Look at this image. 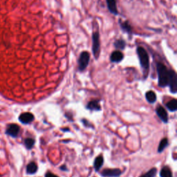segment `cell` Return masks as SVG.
<instances>
[{"instance_id":"obj_1","label":"cell","mask_w":177,"mask_h":177,"mask_svg":"<svg viewBox=\"0 0 177 177\" xmlns=\"http://www.w3.org/2000/svg\"><path fill=\"white\" fill-rule=\"evenodd\" d=\"M156 70L158 74V84L160 87L168 86L169 82V70L165 64L161 62L156 64Z\"/></svg>"},{"instance_id":"obj_2","label":"cell","mask_w":177,"mask_h":177,"mask_svg":"<svg viewBox=\"0 0 177 177\" xmlns=\"http://www.w3.org/2000/svg\"><path fill=\"white\" fill-rule=\"evenodd\" d=\"M137 53L138 58H139L140 66L142 69L145 71V75H148V70L149 68V58L147 51L142 47H138L137 48Z\"/></svg>"},{"instance_id":"obj_3","label":"cell","mask_w":177,"mask_h":177,"mask_svg":"<svg viewBox=\"0 0 177 177\" xmlns=\"http://www.w3.org/2000/svg\"><path fill=\"white\" fill-rule=\"evenodd\" d=\"M92 52L96 60H98L100 53V40L99 31H94L92 34Z\"/></svg>"},{"instance_id":"obj_4","label":"cell","mask_w":177,"mask_h":177,"mask_svg":"<svg viewBox=\"0 0 177 177\" xmlns=\"http://www.w3.org/2000/svg\"><path fill=\"white\" fill-rule=\"evenodd\" d=\"M89 60H90V53L86 51H83L79 56L78 60V70L80 71H83L85 70L88 67Z\"/></svg>"},{"instance_id":"obj_5","label":"cell","mask_w":177,"mask_h":177,"mask_svg":"<svg viewBox=\"0 0 177 177\" xmlns=\"http://www.w3.org/2000/svg\"><path fill=\"white\" fill-rule=\"evenodd\" d=\"M168 86L170 87V92L176 94L177 91V75L174 70H169V82Z\"/></svg>"},{"instance_id":"obj_6","label":"cell","mask_w":177,"mask_h":177,"mask_svg":"<svg viewBox=\"0 0 177 177\" xmlns=\"http://www.w3.org/2000/svg\"><path fill=\"white\" fill-rule=\"evenodd\" d=\"M20 127L17 124H9L7 126L6 130V134L7 135L10 136V137L15 138L17 137L19 133H20Z\"/></svg>"},{"instance_id":"obj_7","label":"cell","mask_w":177,"mask_h":177,"mask_svg":"<svg viewBox=\"0 0 177 177\" xmlns=\"http://www.w3.org/2000/svg\"><path fill=\"white\" fill-rule=\"evenodd\" d=\"M121 174L122 171L119 169H105L101 172V175L105 177H118Z\"/></svg>"},{"instance_id":"obj_8","label":"cell","mask_w":177,"mask_h":177,"mask_svg":"<svg viewBox=\"0 0 177 177\" xmlns=\"http://www.w3.org/2000/svg\"><path fill=\"white\" fill-rule=\"evenodd\" d=\"M19 121L24 125L30 124L34 121V116L30 112L22 113L19 116Z\"/></svg>"},{"instance_id":"obj_9","label":"cell","mask_w":177,"mask_h":177,"mask_svg":"<svg viewBox=\"0 0 177 177\" xmlns=\"http://www.w3.org/2000/svg\"><path fill=\"white\" fill-rule=\"evenodd\" d=\"M124 59V54L121 51L116 50L111 53L110 56V61L113 63H119Z\"/></svg>"},{"instance_id":"obj_10","label":"cell","mask_w":177,"mask_h":177,"mask_svg":"<svg viewBox=\"0 0 177 177\" xmlns=\"http://www.w3.org/2000/svg\"><path fill=\"white\" fill-rule=\"evenodd\" d=\"M156 112L157 116L159 117V118L161 120V121L165 122V123H167L168 122V114L167 113V111L163 108L162 106H159L156 109Z\"/></svg>"},{"instance_id":"obj_11","label":"cell","mask_w":177,"mask_h":177,"mask_svg":"<svg viewBox=\"0 0 177 177\" xmlns=\"http://www.w3.org/2000/svg\"><path fill=\"white\" fill-rule=\"evenodd\" d=\"M106 2L109 11L114 15H118V10L116 6V0H106Z\"/></svg>"},{"instance_id":"obj_12","label":"cell","mask_w":177,"mask_h":177,"mask_svg":"<svg viewBox=\"0 0 177 177\" xmlns=\"http://www.w3.org/2000/svg\"><path fill=\"white\" fill-rule=\"evenodd\" d=\"M119 24L122 31L127 33L128 34L132 33V27L129 24V21H121V20H119Z\"/></svg>"},{"instance_id":"obj_13","label":"cell","mask_w":177,"mask_h":177,"mask_svg":"<svg viewBox=\"0 0 177 177\" xmlns=\"http://www.w3.org/2000/svg\"><path fill=\"white\" fill-rule=\"evenodd\" d=\"M87 109L91 111H100L101 110V107L99 103L98 100H94L89 102L87 105Z\"/></svg>"},{"instance_id":"obj_14","label":"cell","mask_w":177,"mask_h":177,"mask_svg":"<svg viewBox=\"0 0 177 177\" xmlns=\"http://www.w3.org/2000/svg\"><path fill=\"white\" fill-rule=\"evenodd\" d=\"M114 47H115L116 50L122 51L126 47V41L123 39H118L115 40L114 43Z\"/></svg>"},{"instance_id":"obj_15","label":"cell","mask_w":177,"mask_h":177,"mask_svg":"<svg viewBox=\"0 0 177 177\" xmlns=\"http://www.w3.org/2000/svg\"><path fill=\"white\" fill-rule=\"evenodd\" d=\"M103 163H104V159H103V156L102 155L98 156L96 158V159H95L94 163V167L95 168V170L96 171H99L100 169L101 168L102 166L103 165Z\"/></svg>"},{"instance_id":"obj_16","label":"cell","mask_w":177,"mask_h":177,"mask_svg":"<svg viewBox=\"0 0 177 177\" xmlns=\"http://www.w3.org/2000/svg\"><path fill=\"white\" fill-rule=\"evenodd\" d=\"M37 171V165L35 162H31L26 166V173L28 174H34Z\"/></svg>"},{"instance_id":"obj_17","label":"cell","mask_w":177,"mask_h":177,"mask_svg":"<svg viewBox=\"0 0 177 177\" xmlns=\"http://www.w3.org/2000/svg\"><path fill=\"white\" fill-rule=\"evenodd\" d=\"M160 177H173L172 172L168 166H165L160 171Z\"/></svg>"},{"instance_id":"obj_18","label":"cell","mask_w":177,"mask_h":177,"mask_svg":"<svg viewBox=\"0 0 177 177\" xmlns=\"http://www.w3.org/2000/svg\"><path fill=\"white\" fill-rule=\"evenodd\" d=\"M146 100L149 103H154L156 100V95L153 91H149L145 94Z\"/></svg>"},{"instance_id":"obj_19","label":"cell","mask_w":177,"mask_h":177,"mask_svg":"<svg viewBox=\"0 0 177 177\" xmlns=\"http://www.w3.org/2000/svg\"><path fill=\"white\" fill-rule=\"evenodd\" d=\"M166 107L170 111H176L177 110V101L176 99H172L166 104Z\"/></svg>"},{"instance_id":"obj_20","label":"cell","mask_w":177,"mask_h":177,"mask_svg":"<svg viewBox=\"0 0 177 177\" xmlns=\"http://www.w3.org/2000/svg\"><path fill=\"white\" fill-rule=\"evenodd\" d=\"M168 145V139L167 138H165L160 140V142L159 143V148H158V152L160 153L162 152L164 149L167 148V146Z\"/></svg>"},{"instance_id":"obj_21","label":"cell","mask_w":177,"mask_h":177,"mask_svg":"<svg viewBox=\"0 0 177 177\" xmlns=\"http://www.w3.org/2000/svg\"><path fill=\"white\" fill-rule=\"evenodd\" d=\"M35 143V140L33 139V138H27L25 140H24V145H25L26 149H31L33 148Z\"/></svg>"},{"instance_id":"obj_22","label":"cell","mask_w":177,"mask_h":177,"mask_svg":"<svg viewBox=\"0 0 177 177\" xmlns=\"http://www.w3.org/2000/svg\"><path fill=\"white\" fill-rule=\"evenodd\" d=\"M157 172V169L156 167L152 168L150 170H149L148 172L143 174L140 177H155Z\"/></svg>"},{"instance_id":"obj_23","label":"cell","mask_w":177,"mask_h":177,"mask_svg":"<svg viewBox=\"0 0 177 177\" xmlns=\"http://www.w3.org/2000/svg\"><path fill=\"white\" fill-rule=\"evenodd\" d=\"M83 124L85 125V126H87V127H92L93 128L94 127L92 126V125H91V124H90V122H89L88 121H87V120H85V119H83Z\"/></svg>"},{"instance_id":"obj_24","label":"cell","mask_w":177,"mask_h":177,"mask_svg":"<svg viewBox=\"0 0 177 177\" xmlns=\"http://www.w3.org/2000/svg\"><path fill=\"white\" fill-rule=\"evenodd\" d=\"M45 177H58V176L56 175V174H54L53 173L51 172V171H48V172L46 174Z\"/></svg>"},{"instance_id":"obj_25","label":"cell","mask_w":177,"mask_h":177,"mask_svg":"<svg viewBox=\"0 0 177 177\" xmlns=\"http://www.w3.org/2000/svg\"><path fill=\"white\" fill-rule=\"evenodd\" d=\"M60 170H63V171H67V166L66 165H62L60 167Z\"/></svg>"}]
</instances>
